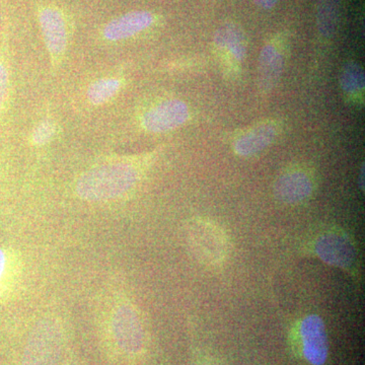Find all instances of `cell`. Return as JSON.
Masks as SVG:
<instances>
[{
	"instance_id": "cell-5",
	"label": "cell",
	"mask_w": 365,
	"mask_h": 365,
	"mask_svg": "<svg viewBox=\"0 0 365 365\" xmlns=\"http://www.w3.org/2000/svg\"><path fill=\"white\" fill-rule=\"evenodd\" d=\"M63 352V328L58 319L47 317L33 327L21 365H59Z\"/></svg>"
},
{
	"instance_id": "cell-14",
	"label": "cell",
	"mask_w": 365,
	"mask_h": 365,
	"mask_svg": "<svg viewBox=\"0 0 365 365\" xmlns=\"http://www.w3.org/2000/svg\"><path fill=\"white\" fill-rule=\"evenodd\" d=\"M155 21V16L150 11H131L110 21L103 29V37L110 42L127 40L148 30Z\"/></svg>"
},
{
	"instance_id": "cell-3",
	"label": "cell",
	"mask_w": 365,
	"mask_h": 365,
	"mask_svg": "<svg viewBox=\"0 0 365 365\" xmlns=\"http://www.w3.org/2000/svg\"><path fill=\"white\" fill-rule=\"evenodd\" d=\"M187 237L196 258L207 267H222L230 258V235L213 220L202 217L191 220L187 228Z\"/></svg>"
},
{
	"instance_id": "cell-2",
	"label": "cell",
	"mask_w": 365,
	"mask_h": 365,
	"mask_svg": "<svg viewBox=\"0 0 365 365\" xmlns=\"http://www.w3.org/2000/svg\"><path fill=\"white\" fill-rule=\"evenodd\" d=\"M108 347L119 359L132 361L143 354L146 331L140 309L127 297H113L102 317Z\"/></svg>"
},
{
	"instance_id": "cell-4",
	"label": "cell",
	"mask_w": 365,
	"mask_h": 365,
	"mask_svg": "<svg viewBox=\"0 0 365 365\" xmlns=\"http://www.w3.org/2000/svg\"><path fill=\"white\" fill-rule=\"evenodd\" d=\"M309 252L327 265L345 272L357 273L359 250L351 235L340 227H330L317 234L309 245Z\"/></svg>"
},
{
	"instance_id": "cell-6",
	"label": "cell",
	"mask_w": 365,
	"mask_h": 365,
	"mask_svg": "<svg viewBox=\"0 0 365 365\" xmlns=\"http://www.w3.org/2000/svg\"><path fill=\"white\" fill-rule=\"evenodd\" d=\"M213 44L225 73L230 78L239 76L248 51V41L241 26L232 21L223 24L215 32Z\"/></svg>"
},
{
	"instance_id": "cell-11",
	"label": "cell",
	"mask_w": 365,
	"mask_h": 365,
	"mask_svg": "<svg viewBox=\"0 0 365 365\" xmlns=\"http://www.w3.org/2000/svg\"><path fill=\"white\" fill-rule=\"evenodd\" d=\"M279 122L266 120L249 127L235 139L232 148L235 155L251 158L265 150L279 136Z\"/></svg>"
},
{
	"instance_id": "cell-16",
	"label": "cell",
	"mask_w": 365,
	"mask_h": 365,
	"mask_svg": "<svg viewBox=\"0 0 365 365\" xmlns=\"http://www.w3.org/2000/svg\"><path fill=\"white\" fill-rule=\"evenodd\" d=\"M9 35L4 26L0 41V116L6 111L11 97V71H9Z\"/></svg>"
},
{
	"instance_id": "cell-13",
	"label": "cell",
	"mask_w": 365,
	"mask_h": 365,
	"mask_svg": "<svg viewBox=\"0 0 365 365\" xmlns=\"http://www.w3.org/2000/svg\"><path fill=\"white\" fill-rule=\"evenodd\" d=\"M23 271L20 252L0 246V306L14 299L20 287Z\"/></svg>"
},
{
	"instance_id": "cell-18",
	"label": "cell",
	"mask_w": 365,
	"mask_h": 365,
	"mask_svg": "<svg viewBox=\"0 0 365 365\" xmlns=\"http://www.w3.org/2000/svg\"><path fill=\"white\" fill-rule=\"evenodd\" d=\"M122 88V81L117 78H103L91 83L86 97L91 105L101 106L116 97Z\"/></svg>"
},
{
	"instance_id": "cell-19",
	"label": "cell",
	"mask_w": 365,
	"mask_h": 365,
	"mask_svg": "<svg viewBox=\"0 0 365 365\" xmlns=\"http://www.w3.org/2000/svg\"><path fill=\"white\" fill-rule=\"evenodd\" d=\"M56 125L51 120L41 121L34 129L31 134V141L35 145H46L51 143L53 138L56 135Z\"/></svg>"
},
{
	"instance_id": "cell-21",
	"label": "cell",
	"mask_w": 365,
	"mask_h": 365,
	"mask_svg": "<svg viewBox=\"0 0 365 365\" xmlns=\"http://www.w3.org/2000/svg\"><path fill=\"white\" fill-rule=\"evenodd\" d=\"M364 165H362L361 170H360V177H359V186L360 189H362V191L364 190Z\"/></svg>"
},
{
	"instance_id": "cell-9",
	"label": "cell",
	"mask_w": 365,
	"mask_h": 365,
	"mask_svg": "<svg viewBox=\"0 0 365 365\" xmlns=\"http://www.w3.org/2000/svg\"><path fill=\"white\" fill-rule=\"evenodd\" d=\"M39 24L43 39L52 63H59L66 54L69 40L68 24L63 11L58 7L47 6L41 7Z\"/></svg>"
},
{
	"instance_id": "cell-20",
	"label": "cell",
	"mask_w": 365,
	"mask_h": 365,
	"mask_svg": "<svg viewBox=\"0 0 365 365\" xmlns=\"http://www.w3.org/2000/svg\"><path fill=\"white\" fill-rule=\"evenodd\" d=\"M279 0H254L257 6L262 7V9H272L278 4Z\"/></svg>"
},
{
	"instance_id": "cell-1",
	"label": "cell",
	"mask_w": 365,
	"mask_h": 365,
	"mask_svg": "<svg viewBox=\"0 0 365 365\" xmlns=\"http://www.w3.org/2000/svg\"><path fill=\"white\" fill-rule=\"evenodd\" d=\"M155 158V153H148L115 157L98 163L78 178L76 195L91 203L123 199L140 185Z\"/></svg>"
},
{
	"instance_id": "cell-17",
	"label": "cell",
	"mask_w": 365,
	"mask_h": 365,
	"mask_svg": "<svg viewBox=\"0 0 365 365\" xmlns=\"http://www.w3.org/2000/svg\"><path fill=\"white\" fill-rule=\"evenodd\" d=\"M340 0H318L317 24L322 37L330 39L339 21Z\"/></svg>"
},
{
	"instance_id": "cell-15",
	"label": "cell",
	"mask_w": 365,
	"mask_h": 365,
	"mask_svg": "<svg viewBox=\"0 0 365 365\" xmlns=\"http://www.w3.org/2000/svg\"><path fill=\"white\" fill-rule=\"evenodd\" d=\"M340 88L348 102L364 104L365 76L364 68L357 62H348L340 73Z\"/></svg>"
},
{
	"instance_id": "cell-10",
	"label": "cell",
	"mask_w": 365,
	"mask_h": 365,
	"mask_svg": "<svg viewBox=\"0 0 365 365\" xmlns=\"http://www.w3.org/2000/svg\"><path fill=\"white\" fill-rule=\"evenodd\" d=\"M302 354L312 365H324L328 359L329 341L325 323L319 314H307L299 326Z\"/></svg>"
},
{
	"instance_id": "cell-7",
	"label": "cell",
	"mask_w": 365,
	"mask_h": 365,
	"mask_svg": "<svg viewBox=\"0 0 365 365\" xmlns=\"http://www.w3.org/2000/svg\"><path fill=\"white\" fill-rule=\"evenodd\" d=\"M317 187L313 170L294 165L283 170L273 185V195L284 205H297L309 200Z\"/></svg>"
},
{
	"instance_id": "cell-12",
	"label": "cell",
	"mask_w": 365,
	"mask_h": 365,
	"mask_svg": "<svg viewBox=\"0 0 365 365\" xmlns=\"http://www.w3.org/2000/svg\"><path fill=\"white\" fill-rule=\"evenodd\" d=\"M285 44L277 38L266 43L262 48L258 61V86L263 93H269L275 88L284 68Z\"/></svg>"
},
{
	"instance_id": "cell-8",
	"label": "cell",
	"mask_w": 365,
	"mask_h": 365,
	"mask_svg": "<svg viewBox=\"0 0 365 365\" xmlns=\"http://www.w3.org/2000/svg\"><path fill=\"white\" fill-rule=\"evenodd\" d=\"M190 118L188 105L179 98H168L151 106L141 117L144 130L150 133H165L179 128Z\"/></svg>"
}]
</instances>
